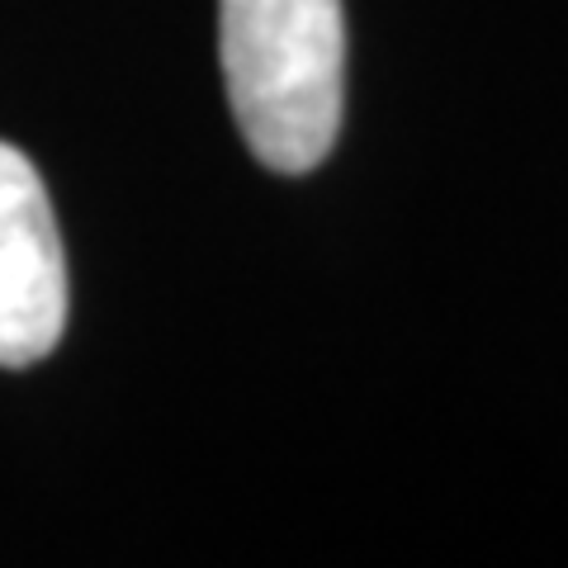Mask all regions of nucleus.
I'll return each instance as SVG.
<instances>
[{
    "instance_id": "nucleus-1",
    "label": "nucleus",
    "mask_w": 568,
    "mask_h": 568,
    "mask_svg": "<svg viewBox=\"0 0 568 568\" xmlns=\"http://www.w3.org/2000/svg\"><path fill=\"white\" fill-rule=\"evenodd\" d=\"M227 104L261 166L304 175L346 110L342 0H219Z\"/></svg>"
},
{
    "instance_id": "nucleus-2",
    "label": "nucleus",
    "mask_w": 568,
    "mask_h": 568,
    "mask_svg": "<svg viewBox=\"0 0 568 568\" xmlns=\"http://www.w3.org/2000/svg\"><path fill=\"white\" fill-rule=\"evenodd\" d=\"M67 256L33 162L0 142V365L24 369L62 342Z\"/></svg>"
}]
</instances>
